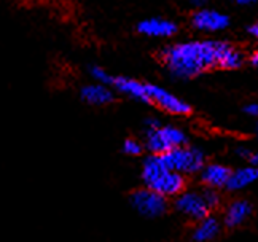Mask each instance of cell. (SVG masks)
Listing matches in <instances>:
<instances>
[{"mask_svg":"<svg viewBox=\"0 0 258 242\" xmlns=\"http://www.w3.org/2000/svg\"><path fill=\"white\" fill-rule=\"evenodd\" d=\"M225 42H185L166 46L161 59L169 72L178 78H193L218 67V59Z\"/></svg>","mask_w":258,"mask_h":242,"instance_id":"cell-1","label":"cell"},{"mask_svg":"<svg viewBox=\"0 0 258 242\" xmlns=\"http://www.w3.org/2000/svg\"><path fill=\"white\" fill-rule=\"evenodd\" d=\"M142 178L147 188H150L163 196H177L185 190V178L183 174L169 170L160 155H152L144 161L142 167Z\"/></svg>","mask_w":258,"mask_h":242,"instance_id":"cell-2","label":"cell"},{"mask_svg":"<svg viewBox=\"0 0 258 242\" xmlns=\"http://www.w3.org/2000/svg\"><path fill=\"white\" fill-rule=\"evenodd\" d=\"M160 156L167 169L180 174H195L201 170L206 163V156L201 150L183 145L160 153Z\"/></svg>","mask_w":258,"mask_h":242,"instance_id":"cell-3","label":"cell"},{"mask_svg":"<svg viewBox=\"0 0 258 242\" xmlns=\"http://www.w3.org/2000/svg\"><path fill=\"white\" fill-rule=\"evenodd\" d=\"M186 142V136L174 126H158L147 129V148L155 155L169 151L171 148L180 147Z\"/></svg>","mask_w":258,"mask_h":242,"instance_id":"cell-4","label":"cell"},{"mask_svg":"<svg viewBox=\"0 0 258 242\" xmlns=\"http://www.w3.org/2000/svg\"><path fill=\"white\" fill-rule=\"evenodd\" d=\"M131 203L139 214H142L144 217H150V218L163 215L167 209L166 196L156 193V191L150 188H142V190L134 191L131 196Z\"/></svg>","mask_w":258,"mask_h":242,"instance_id":"cell-5","label":"cell"},{"mask_svg":"<svg viewBox=\"0 0 258 242\" xmlns=\"http://www.w3.org/2000/svg\"><path fill=\"white\" fill-rule=\"evenodd\" d=\"M148 102H155L160 108L166 110L172 115H188L191 112V107L185 100L174 96L164 88H160L156 85H145Z\"/></svg>","mask_w":258,"mask_h":242,"instance_id":"cell-6","label":"cell"},{"mask_svg":"<svg viewBox=\"0 0 258 242\" xmlns=\"http://www.w3.org/2000/svg\"><path fill=\"white\" fill-rule=\"evenodd\" d=\"M175 207L178 212H182L183 215L190 217L193 220H198V221L204 217H207L211 212V209L206 204L203 195L193 193V191L178 195V198L175 201Z\"/></svg>","mask_w":258,"mask_h":242,"instance_id":"cell-7","label":"cell"},{"mask_svg":"<svg viewBox=\"0 0 258 242\" xmlns=\"http://www.w3.org/2000/svg\"><path fill=\"white\" fill-rule=\"evenodd\" d=\"M191 24L203 32H218L230 26V18L217 10H198L191 18Z\"/></svg>","mask_w":258,"mask_h":242,"instance_id":"cell-8","label":"cell"},{"mask_svg":"<svg viewBox=\"0 0 258 242\" xmlns=\"http://www.w3.org/2000/svg\"><path fill=\"white\" fill-rule=\"evenodd\" d=\"M137 30L147 37H172L177 32V24L163 18H150L139 23Z\"/></svg>","mask_w":258,"mask_h":242,"instance_id":"cell-9","label":"cell"},{"mask_svg":"<svg viewBox=\"0 0 258 242\" xmlns=\"http://www.w3.org/2000/svg\"><path fill=\"white\" fill-rule=\"evenodd\" d=\"M250 214H252V204L249 201H244V199L233 201L225 212V225L228 228L241 226L244 221L250 217Z\"/></svg>","mask_w":258,"mask_h":242,"instance_id":"cell-10","label":"cell"},{"mask_svg":"<svg viewBox=\"0 0 258 242\" xmlns=\"http://www.w3.org/2000/svg\"><path fill=\"white\" fill-rule=\"evenodd\" d=\"M231 170L222 164H209L203 166L201 169V180L209 188H223L226 187V182L230 178Z\"/></svg>","mask_w":258,"mask_h":242,"instance_id":"cell-11","label":"cell"},{"mask_svg":"<svg viewBox=\"0 0 258 242\" xmlns=\"http://www.w3.org/2000/svg\"><path fill=\"white\" fill-rule=\"evenodd\" d=\"M82 99L91 105H107L115 99L113 91L108 89L107 85H88L82 88Z\"/></svg>","mask_w":258,"mask_h":242,"instance_id":"cell-12","label":"cell"},{"mask_svg":"<svg viewBox=\"0 0 258 242\" xmlns=\"http://www.w3.org/2000/svg\"><path fill=\"white\" fill-rule=\"evenodd\" d=\"M112 86H115V89H118L123 94H127L134 99H139V100H142V102H148L145 85L137 82V80L126 78V77H116L112 80Z\"/></svg>","mask_w":258,"mask_h":242,"instance_id":"cell-13","label":"cell"},{"mask_svg":"<svg viewBox=\"0 0 258 242\" xmlns=\"http://www.w3.org/2000/svg\"><path fill=\"white\" fill-rule=\"evenodd\" d=\"M220 233V223L214 217H204L200 220L198 225L193 231V240L195 242H207L217 237V234Z\"/></svg>","mask_w":258,"mask_h":242,"instance_id":"cell-14","label":"cell"},{"mask_svg":"<svg viewBox=\"0 0 258 242\" xmlns=\"http://www.w3.org/2000/svg\"><path fill=\"white\" fill-rule=\"evenodd\" d=\"M258 177V170L255 166H249V167H242L236 172L230 174V178L226 182V188L230 190H242L245 187H249L250 184L256 180Z\"/></svg>","mask_w":258,"mask_h":242,"instance_id":"cell-15","label":"cell"},{"mask_svg":"<svg viewBox=\"0 0 258 242\" xmlns=\"http://www.w3.org/2000/svg\"><path fill=\"white\" fill-rule=\"evenodd\" d=\"M244 64V54L237 48L231 46L230 43H223L222 51H220V59H218V67L233 70L239 69Z\"/></svg>","mask_w":258,"mask_h":242,"instance_id":"cell-16","label":"cell"},{"mask_svg":"<svg viewBox=\"0 0 258 242\" xmlns=\"http://www.w3.org/2000/svg\"><path fill=\"white\" fill-rule=\"evenodd\" d=\"M203 198L206 201V204L209 209H215L218 204H220V195L217 193L215 188H209L207 187V190L203 193Z\"/></svg>","mask_w":258,"mask_h":242,"instance_id":"cell-17","label":"cell"},{"mask_svg":"<svg viewBox=\"0 0 258 242\" xmlns=\"http://www.w3.org/2000/svg\"><path fill=\"white\" fill-rule=\"evenodd\" d=\"M123 151L126 155H131V156H137L142 153V145L137 142L134 139H127L126 142L123 144Z\"/></svg>","mask_w":258,"mask_h":242,"instance_id":"cell-18","label":"cell"},{"mask_svg":"<svg viewBox=\"0 0 258 242\" xmlns=\"http://www.w3.org/2000/svg\"><path fill=\"white\" fill-rule=\"evenodd\" d=\"M91 75L97 80L99 83H102V85H112V80H113V77H110L104 69H101V67H91Z\"/></svg>","mask_w":258,"mask_h":242,"instance_id":"cell-19","label":"cell"},{"mask_svg":"<svg viewBox=\"0 0 258 242\" xmlns=\"http://www.w3.org/2000/svg\"><path fill=\"white\" fill-rule=\"evenodd\" d=\"M244 112L249 116H256L258 115V105L256 104H249L244 107Z\"/></svg>","mask_w":258,"mask_h":242,"instance_id":"cell-20","label":"cell"},{"mask_svg":"<svg viewBox=\"0 0 258 242\" xmlns=\"http://www.w3.org/2000/svg\"><path fill=\"white\" fill-rule=\"evenodd\" d=\"M145 125H147V129H155V128H158V126H161V125H160V121L155 119V118L147 119V121H145Z\"/></svg>","mask_w":258,"mask_h":242,"instance_id":"cell-21","label":"cell"},{"mask_svg":"<svg viewBox=\"0 0 258 242\" xmlns=\"http://www.w3.org/2000/svg\"><path fill=\"white\" fill-rule=\"evenodd\" d=\"M237 153H239V156H242V158H245L247 161H249L250 158H252V151L250 150H247V148H239V150H237Z\"/></svg>","mask_w":258,"mask_h":242,"instance_id":"cell-22","label":"cell"},{"mask_svg":"<svg viewBox=\"0 0 258 242\" xmlns=\"http://www.w3.org/2000/svg\"><path fill=\"white\" fill-rule=\"evenodd\" d=\"M249 34L252 35V37H258V24L255 23V24H252V26H249Z\"/></svg>","mask_w":258,"mask_h":242,"instance_id":"cell-23","label":"cell"},{"mask_svg":"<svg viewBox=\"0 0 258 242\" xmlns=\"http://www.w3.org/2000/svg\"><path fill=\"white\" fill-rule=\"evenodd\" d=\"M234 2L239 5H250V4H255L256 0H234Z\"/></svg>","mask_w":258,"mask_h":242,"instance_id":"cell-24","label":"cell"},{"mask_svg":"<svg viewBox=\"0 0 258 242\" xmlns=\"http://www.w3.org/2000/svg\"><path fill=\"white\" fill-rule=\"evenodd\" d=\"M190 2H191L193 5H196V7H203V5L207 4V0H190Z\"/></svg>","mask_w":258,"mask_h":242,"instance_id":"cell-25","label":"cell"},{"mask_svg":"<svg viewBox=\"0 0 258 242\" xmlns=\"http://www.w3.org/2000/svg\"><path fill=\"white\" fill-rule=\"evenodd\" d=\"M250 63H252V66H258V54L256 53H253L252 56H250Z\"/></svg>","mask_w":258,"mask_h":242,"instance_id":"cell-26","label":"cell"}]
</instances>
